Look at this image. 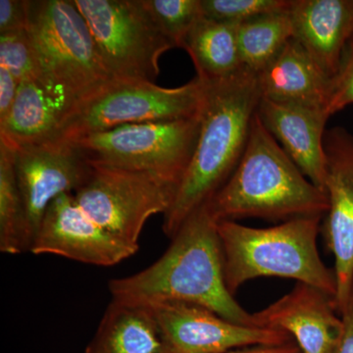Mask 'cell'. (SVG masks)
<instances>
[{
  "label": "cell",
  "instance_id": "4316f807",
  "mask_svg": "<svg viewBox=\"0 0 353 353\" xmlns=\"http://www.w3.org/2000/svg\"><path fill=\"white\" fill-rule=\"evenodd\" d=\"M28 0H0V34L26 31Z\"/></svg>",
  "mask_w": 353,
  "mask_h": 353
},
{
  "label": "cell",
  "instance_id": "ac0fdd59",
  "mask_svg": "<svg viewBox=\"0 0 353 353\" xmlns=\"http://www.w3.org/2000/svg\"><path fill=\"white\" fill-rule=\"evenodd\" d=\"M72 104L68 97L39 80L22 81L10 112L0 123V141L18 150L57 139Z\"/></svg>",
  "mask_w": 353,
  "mask_h": 353
},
{
  "label": "cell",
  "instance_id": "5b68a950",
  "mask_svg": "<svg viewBox=\"0 0 353 353\" xmlns=\"http://www.w3.org/2000/svg\"><path fill=\"white\" fill-rule=\"evenodd\" d=\"M28 13L41 82L74 103L113 79L73 0H28Z\"/></svg>",
  "mask_w": 353,
  "mask_h": 353
},
{
  "label": "cell",
  "instance_id": "5bb4252c",
  "mask_svg": "<svg viewBox=\"0 0 353 353\" xmlns=\"http://www.w3.org/2000/svg\"><path fill=\"white\" fill-rule=\"evenodd\" d=\"M252 315L255 326L285 332L303 353H334L343 331L334 297L303 283Z\"/></svg>",
  "mask_w": 353,
  "mask_h": 353
},
{
  "label": "cell",
  "instance_id": "83f0119b",
  "mask_svg": "<svg viewBox=\"0 0 353 353\" xmlns=\"http://www.w3.org/2000/svg\"><path fill=\"white\" fill-rule=\"evenodd\" d=\"M19 82L4 67L0 66V123L3 122L12 108Z\"/></svg>",
  "mask_w": 353,
  "mask_h": 353
},
{
  "label": "cell",
  "instance_id": "9c48e42d",
  "mask_svg": "<svg viewBox=\"0 0 353 353\" xmlns=\"http://www.w3.org/2000/svg\"><path fill=\"white\" fill-rule=\"evenodd\" d=\"M90 165L87 178L73 194L77 203L116 238L139 246L145 223L170 209L178 188L143 172Z\"/></svg>",
  "mask_w": 353,
  "mask_h": 353
},
{
  "label": "cell",
  "instance_id": "484cf974",
  "mask_svg": "<svg viewBox=\"0 0 353 353\" xmlns=\"http://www.w3.org/2000/svg\"><path fill=\"white\" fill-rule=\"evenodd\" d=\"M353 103V39L343 51L340 69L332 78L327 112L330 117Z\"/></svg>",
  "mask_w": 353,
  "mask_h": 353
},
{
  "label": "cell",
  "instance_id": "d4e9b609",
  "mask_svg": "<svg viewBox=\"0 0 353 353\" xmlns=\"http://www.w3.org/2000/svg\"><path fill=\"white\" fill-rule=\"evenodd\" d=\"M0 66L10 72L18 82L41 80V70L27 30L0 34Z\"/></svg>",
  "mask_w": 353,
  "mask_h": 353
},
{
  "label": "cell",
  "instance_id": "8992f818",
  "mask_svg": "<svg viewBox=\"0 0 353 353\" xmlns=\"http://www.w3.org/2000/svg\"><path fill=\"white\" fill-rule=\"evenodd\" d=\"M204 94L205 82L199 77L171 88L148 81L111 79L72 104L57 139L74 141L126 125L194 117Z\"/></svg>",
  "mask_w": 353,
  "mask_h": 353
},
{
  "label": "cell",
  "instance_id": "9a60e30c",
  "mask_svg": "<svg viewBox=\"0 0 353 353\" xmlns=\"http://www.w3.org/2000/svg\"><path fill=\"white\" fill-rule=\"evenodd\" d=\"M262 124L313 185L326 192L328 161L325 152V109L261 99L257 108Z\"/></svg>",
  "mask_w": 353,
  "mask_h": 353
},
{
  "label": "cell",
  "instance_id": "30bf717a",
  "mask_svg": "<svg viewBox=\"0 0 353 353\" xmlns=\"http://www.w3.org/2000/svg\"><path fill=\"white\" fill-rule=\"evenodd\" d=\"M148 307L170 353H228L294 341L280 330L238 324L196 304L167 301Z\"/></svg>",
  "mask_w": 353,
  "mask_h": 353
},
{
  "label": "cell",
  "instance_id": "d6986e66",
  "mask_svg": "<svg viewBox=\"0 0 353 353\" xmlns=\"http://www.w3.org/2000/svg\"><path fill=\"white\" fill-rule=\"evenodd\" d=\"M85 353H170L148 306L112 301Z\"/></svg>",
  "mask_w": 353,
  "mask_h": 353
},
{
  "label": "cell",
  "instance_id": "7a4b0ae2",
  "mask_svg": "<svg viewBox=\"0 0 353 353\" xmlns=\"http://www.w3.org/2000/svg\"><path fill=\"white\" fill-rule=\"evenodd\" d=\"M260 101L259 80L250 70L205 82L196 150L164 214L167 236L173 238L189 216L208 203L236 170Z\"/></svg>",
  "mask_w": 353,
  "mask_h": 353
},
{
  "label": "cell",
  "instance_id": "3957f363",
  "mask_svg": "<svg viewBox=\"0 0 353 353\" xmlns=\"http://www.w3.org/2000/svg\"><path fill=\"white\" fill-rule=\"evenodd\" d=\"M216 221H289L321 216L328 196L290 159L255 114L236 170L206 203Z\"/></svg>",
  "mask_w": 353,
  "mask_h": 353
},
{
  "label": "cell",
  "instance_id": "6da1fadb",
  "mask_svg": "<svg viewBox=\"0 0 353 353\" xmlns=\"http://www.w3.org/2000/svg\"><path fill=\"white\" fill-rule=\"evenodd\" d=\"M217 223L206 204L197 209L157 261L109 282L112 301L145 306L167 301L196 304L230 321L255 326L253 315L228 289Z\"/></svg>",
  "mask_w": 353,
  "mask_h": 353
},
{
  "label": "cell",
  "instance_id": "7402d4cb",
  "mask_svg": "<svg viewBox=\"0 0 353 353\" xmlns=\"http://www.w3.org/2000/svg\"><path fill=\"white\" fill-rule=\"evenodd\" d=\"M24 201L16 176L14 150L0 141V250L19 254L30 250Z\"/></svg>",
  "mask_w": 353,
  "mask_h": 353
},
{
  "label": "cell",
  "instance_id": "e0dca14e",
  "mask_svg": "<svg viewBox=\"0 0 353 353\" xmlns=\"http://www.w3.org/2000/svg\"><path fill=\"white\" fill-rule=\"evenodd\" d=\"M256 76L261 99L327 111L332 79L296 39H290Z\"/></svg>",
  "mask_w": 353,
  "mask_h": 353
},
{
  "label": "cell",
  "instance_id": "277c9868",
  "mask_svg": "<svg viewBox=\"0 0 353 353\" xmlns=\"http://www.w3.org/2000/svg\"><path fill=\"white\" fill-rule=\"evenodd\" d=\"M322 219L321 216L296 218L269 228L219 221L218 233L230 292L236 294L253 279L280 277L313 285L334 299V270L323 262L317 246Z\"/></svg>",
  "mask_w": 353,
  "mask_h": 353
},
{
  "label": "cell",
  "instance_id": "cb8c5ba5",
  "mask_svg": "<svg viewBox=\"0 0 353 353\" xmlns=\"http://www.w3.org/2000/svg\"><path fill=\"white\" fill-rule=\"evenodd\" d=\"M208 19L240 24L263 14L289 10L290 0H201Z\"/></svg>",
  "mask_w": 353,
  "mask_h": 353
},
{
  "label": "cell",
  "instance_id": "ba28073f",
  "mask_svg": "<svg viewBox=\"0 0 353 353\" xmlns=\"http://www.w3.org/2000/svg\"><path fill=\"white\" fill-rule=\"evenodd\" d=\"M113 79L154 82L159 59L175 48L143 10L139 0H73Z\"/></svg>",
  "mask_w": 353,
  "mask_h": 353
},
{
  "label": "cell",
  "instance_id": "f546056e",
  "mask_svg": "<svg viewBox=\"0 0 353 353\" xmlns=\"http://www.w3.org/2000/svg\"><path fill=\"white\" fill-rule=\"evenodd\" d=\"M228 353H303L294 341L279 345H259L241 348Z\"/></svg>",
  "mask_w": 353,
  "mask_h": 353
},
{
  "label": "cell",
  "instance_id": "2e32d148",
  "mask_svg": "<svg viewBox=\"0 0 353 353\" xmlns=\"http://www.w3.org/2000/svg\"><path fill=\"white\" fill-rule=\"evenodd\" d=\"M294 37L330 78L353 39V0H290Z\"/></svg>",
  "mask_w": 353,
  "mask_h": 353
},
{
  "label": "cell",
  "instance_id": "7c38bea8",
  "mask_svg": "<svg viewBox=\"0 0 353 353\" xmlns=\"http://www.w3.org/2000/svg\"><path fill=\"white\" fill-rule=\"evenodd\" d=\"M138 250L92 220L73 194H63L46 209L30 252L108 267L129 259Z\"/></svg>",
  "mask_w": 353,
  "mask_h": 353
},
{
  "label": "cell",
  "instance_id": "44dd1931",
  "mask_svg": "<svg viewBox=\"0 0 353 353\" xmlns=\"http://www.w3.org/2000/svg\"><path fill=\"white\" fill-rule=\"evenodd\" d=\"M289 10L263 14L238 24V43L243 68L259 74L292 39Z\"/></svg>",
  "mask_w": 353,
  "mask_h": 353
},
{
  "label": "cell",
  "instance_id": "52a82bcc",
  "mask_svg": "<svg viewBox=\"0 0 353 353\" xmlns=\"http://www.w3.org/2000/svg\"><path fill=\"white\" fill-rule=\"evenodd\" d=\"M201 111L187 119L126 125L69 141L88 163L143 172L178 188L199 141Z\"/></svg>",
  "mask_w": 353,
  "mask_h": 353
},
{
  "label": "cell",
  "instance_id": "ffe728a7",
  "mask_svg": "<svg viewBox=\"0 0 353 353\" xmlns=\"http://www.w3.org/2000/svg\"><path fill=\"white\" fill-rule=\"evenodd\" d=\"M202 81L221 80L243 69L238 43V24L202 17L183 41Z\"/></svg>",
  "mask_w": 353,
  "mask_h": 353
},
{
  "label": "cell",
  "instance_id": "8fae6325",
  "mask_svg": "<svg viewBox=\"0 0 353 353\" xmlns=\"http://www.w3.org/2000/svg\"><path fill=\"white\" fill-rule=\"evenodd\" d=\"M13 150L32 245L51 202L61 194H74L87 178L90 165L72 141L62 139Z\"/></svg>",
  "mask_w": 353,
  "mask_h": 353
},
{
  "label": "cell",
  "instance_id": "603a6c76",
  "mask_svg": "<svg viewBox=\"0 0 353 353\" xmlns=\"http://www.w3.org/2000/svg\"><path fill=\"white\" fill-rule=\"evenodd\" d=\"M139 3L175 48H182L192 28L203 17L201 0H139Z\"/></svg>",
  "mask_w": 353,
  "mask_h": 353
},
{
  "label": "cell",
  "instance_id": "f1b7e54d",
  "mask_svg": "<svg viewBox=\"0 0 353 353\" xmlns=\"http://www.w3.org/2000/svg\"><path fill=\"white\" fill-rule=\"evenodd\" d=\"M343 331L334 353H353V285L345 308L341 312Z\"/></svg>",
  "mask_w": 353,
  "mask_h": 353
},
{
  "label": "cell",
  "instance_id": "4fadbf2b",
  "mask_svg": "<svg viewBox=\"0 0 353 353\" xmlns=\"http://www.w3.org/2000/svg\"><path fill=\"white\" fill-rule=\"evenodd\" d=\"M324 145L329 208L322 230L334 256V303L341 315L353 285V137L343 128H334L325 134Z\"/></svg>",
  "mask_w": 353,
  "mask_h": 353
}]
</instances>
